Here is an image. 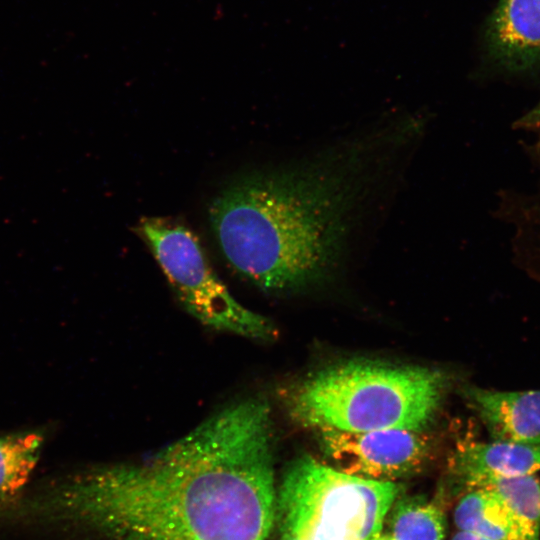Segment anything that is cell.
<instances>
[{"label": "cell", "mask_w": 540, "mask_h": 540, "mask_svg": "<svg viewBox=\"0 0 540 540\" xmlns=\"http://www.w3.org/2000/svg\"><path fill=\"white\" fill-rule=\"evenodd\" d=\"M488 57L509 72L540 67V0H499L484 33Z\"/></svg>", "instance_id": "52a82bcc"}, {"label": "cell", "mask_w": 540, "mask_h": 540, "mask_svg": "<svg viewBox=\"0 0 540 540\" xmlns=\"http://www.w3.org/2000/svg\"><path fill=\"white\" fill-rule=\"evenodd\" d=\"M493 441L540 445V390H466Z\"/></svg>", "instance_id": "ba28073f"}, {"label": "cell", "mask_w": 540, "mask_h": 540, "mask_svg": "<svg viewBox=\"0 0 540 540\" xmlns=\"http://www.w3.org/2000/svg\"><path fill=\"white\" fill-rule=\"evenodd\" d=\"M41 444L42 437L34 433L0 437V497L14 494L27 482Z\"/></svg>", "instance_id": "4fadbf2b"}, {"label": "cell", "mask_w": 540, "mask_h": 540, "mask_svg": "<svg viewBox=\"0 0 540 540\" xmlns=\"http://www.w3.org/2000/svg\"><path fill=\"white\" fill-rule=\"evenodd\" d=\"M273 443L268 402L241 400L144 460L81 473L45 506L108 540H267Z\"/></svg>", "instance_id": "6da1fadb"}, {"label": "cell", "mask_w": 540, "mask_h": 540, "mask_svg": "<svg viewBox=\"0 0 540 540\" xmlns=\"http://www.w3.org/2000/svg\"><path fill=\"white\" fill-rule=\"evenodd\" d=\"M520 126L540 128V102L520 120Z\"/></svg>", "instance_id": "5bb4252c"}, {"label": "cell", "mask_w": 540, "mask_h": 540, "mask_svg": "<svg viewBox=\"0 0 540 540\" xmlns=\"http://www.w3.org/2000/svg\"><path fill=\"white\" fill-rule=\"evenodd\" d=\"M137 231L178 300L202 324L259 341L276 336V328L268 318L246 308L231 295L190 229L169 218L144 217Z\"/></svg>", "instance_id": "5b68a950"}, {"label": "cell", "mask_w": 540, "mask_h": 540, "mask_svg": "<svg viewBox=\"0 0 540 540\" xmlns=\"http://www.w3.org/2000/svg\"><path fill=\"white\" fill-rule=\"evenodd\" d=\"M433 369L353 361L319 370L287 392L290 417L306 428L423 430L445 389Z\"/></svg>", "instance_id": "3957f363"}, {"label": "cell", "mask_w": 540, "mask_h": 540, "mask_svg": "<svg viewBox=\"0 0 540 540\" xmlns=\"http://www.w3.org/2000/svg\"><path fill=\"white\" fill-rule=\"evenodd\" d=\"M458 530L489 540H540L489 489H467L454 510Z\"/></svg>", "instance_id": "30bf717a"}, {"label": "cell", "mask_w": 540, "mask_h": 540, "mask_svg": "<svg viewBox=\"0 0 540 540\" xmlns=\"http://www.w3.org/2000/svg\"><path fill=\"white\" fill-rule=\"evenodd\" d=\"M477 487L491 490L532 533L540 537V479L536 474L494 478Z\"/></svg>", "instance_id": "7c38bea8"}, {"label": "cell", "mask_w": 540, "mask_h": 540, "mask_svg": "<svg viewBox=\"0 0 540 540\" xmlns=\"http://www.w3.org/2000/svg\"><path fill=\"white\" fill-rule=\"evenodd\" d=\"M452 467L467 489L494 478L535 474L540 470V445L493 440L462 443L453 456Z\"/></svg>", "instance_id": "9c48e42d"}, {"label": "cell", "mask_w": 540, "mask_h": 540, "mask_svg": "<svg viewBox=\"0 0 540 540\" xmlns=\"http://www.w3.org/2000/svg\"><path fill=\"white\" fill-rule=\"evenodd\" d=\"M280 540H299V539H297L296 537H294V536H292L290 534L281 533Z\"/></svg>", "instance_id": "e0dca14e"}, {"label": "cell", "mask_w": 540, "mask_h": 540, "mask_svg": "<svg viewBox=\"0 0 540 540\" xmlns=\"http://www.w3.org/2000/svg\"><path fill=\"white\" fill-rule=\"evenodd\" d=\"M400 491L396 481L360 478L302 456L277 490L276 521L299 540H368L382 532Z\"/></svg>", "instance_id": "277c9868"}, {"label": "cell", "mask_w": 540, "mask_h": 540, "mask_svg": "<svg viewBox=\"0 0 540 540\" xmlns=\"http://www.w3.org/2000/svg\"><path fill=\"white\" fill-rule=\"evenodd\" d=\"M320 444L334 468L374 481H396L423 467L431 441L423 430L365 432L319 430Z\"/></svg>", "instance_id": "8992f818"}, {"label": "cell", "mask_w": 540, "mask_h": 540, "mask_svg": "<svg viewBox=\"0 0 540 540\" xmlns=\"http://www.w3.org/2000/svg\"><path fill=\"white\" fill-rule=\"evenodd\" d=\"M394 146L383 128L301 166L233 181L209 206L227 262L269 292L322 280L345 256L356 208L377 176V162Z\"/></svg>", "instance_id": "7a4b0ae2"}, {"label": "cell", "mask_w": 540, "mask_h": 540, "mask_svg": "<svg viewBox=\"0 0 540 540\" xmlns=\"http://www.w3.org/2000/svg\"><path fill=\"white\" fill-rule=\"evenodd\" d=\"M451 540H489L475 534L458 530Z\"/></svg>", "instance_id": "9a60e30c"}, {"label": "cell", "mask_w": 540, "mask_h": 540, "mask_svg": "<svg viewBox=\"0 0 540 540\" xmlns=\"http://www.w3.org/2000/svg\"><path fill=\"white\" fill-rule=\"evenodd\" d=\"M388 534L392 540H444L445 517L424 498H403L391 507Z\"/></svg>", "instance_id": "8fae6325"}, {"label": "cell", "mask_w": 540, "mask_h": 540, "mask_svg": "<svg viewBox=\"0 0 540 540\" xmlns=\"http://www.w3.org/2000/svg\"><path fill=\"white\" fill-rule=\"evenodd\" d=\"M368 540H392V539H391V537L389 536V534L387 532H385V533L380 532L379 534L371 537Z\"/></svg>", "instance_id": "2e32d148"}]
</instances>
